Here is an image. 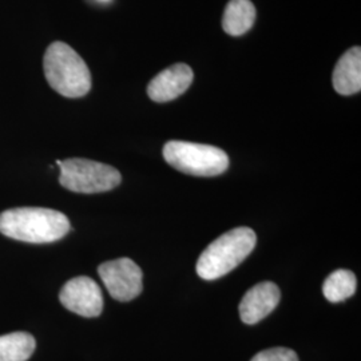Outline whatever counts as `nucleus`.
<instances>
[{"label": "nucleus", "mask_w": 361, "mask_h": 361, "mask_svg": "<svg viewBox=\"0 0 361 361\" xmlns=\"http://www.w3.org/2000/svg\"><path fill=\"white\" fill-rule=\"evenodd\" d=\"M70 232V221L63 213L46 207H15L0 214V233L13 240L49 244Z\"/></svg>", "instance_id": "obj_1"}, {"label": "nucleus", "mask_w": 361, "mask_h": 361, "mask_svg": "<svg viewBox=\"0 0 361 361\" xmlns=\"http://www.w3.org/2000/svg\"><path fill=\"white\" fill-rule=\"evenodd\" d=\"M44 75L51 89L66 98H80L91 90L86 62L63 42H54L43 58Z\"/></svg>", "instance_id": "obj_2"}, {"label": "nucleus", "mask_w": 361, "mask_h": 361, "mask_svg": "<svg viewBox=\"0 0 361 361\" xmlns=\"http://www.w3.org/2000/svg\"><path fill=\"white\" fill-rule=\"evenodd\" d=\"M256 241V233L245 226L222 234L198 258L195 267L198 276L212 281L228 274L253 252Z\"/></svg>", "instance_id": "obj_3"}, {"label": "nucleus", "mask_w": 361, "mask_h": 361, "mask_svg": "<svg viewBox=\"0 0 361 361\" xmlns=\"http://www.w3.org/2000/svg\"><path fill=\"white\" fill-rule=\"evenodd\" d=\"M164 158L180 173L195 177H216L229 168V157L222 149L201 143L170 141Z\"/></svg>", "instance_id": "obj_4"}, {"label": "nucleus", "mask_w": 361, "mask_h": 361, "mask_svg": "<svg viewBox=\"0 0 361 361\" xmlns=\"http://www.w3.org/2000/svg\"><path fill=\"white\" fill-rule=\"evenodd\" d=\"M61 169V185L75 193H104L116 188L122 177L116 168L85 158L56 161Z\"/></svg>", "instance_id": "obj_5"}, {"label": "nucleus", "mask_w": 361, "mask_h": 361, "mask_svg": "<svg viewBox=\"0 0 361 361\" xmlns=\"http://www.w3.org/2000/svg\"><path fill=\"white\" fill-rule=\"evenodd\" d=\"M98 274L110 296L116 301H131L142 292V271L130 258H116L104 262L98 268Z\"/></svg>", "instance_id": "obj_6"}, {"label": "nucleus", "mask_w": 361, "mask_h": 361, "mask_svg": "<svg viewBox=\"0 0 361 361\" xmlns=\"http://www.w3.org/2000/svg\"><path fill=\"white\" fill-rule=\"evenodd\" d=\"M59 300L66 310L83 317H98L104 310L99 285L85 276L67 281L59 293Z\"/></svg>", "instance_id": "obj_7"}, {"label": "nucleus", "mask_w": 361, "mask_h": 361, "mask_svg": "<svg viewBox=\"0 0 361 361\" xmlns=\"http://www.w3.org/2000/svg\"><path fill=\"white\" fill-rule=\"evenodd\" d=\"M193 78V70L190 66L185 63L170 66L150 80L147 95L157 104L170 102L190 87Z\"/></svg>", "instance_id": "obj_8"}, {"label": "nucleus", "mask_w": 361, "mask_h": 361, "mask_svg": "<svg viewBox=\"0 0 361 361\" xmlns=\"http://www.w3.org/2000/svg\"><path fill=\"white\" fill-rule=\"evenodd\" d=\"M281 298L280 289L271 281L259 283L250 288L240 304V316L245 324L253 325L269 316Z\"/></svg>", "instance_id": "obj_9"}, {"label": "nucleus", "mask_w": 361, "mask_h": 361, "mask_svg": "<svg viewBox=\"0 0 361 361\" xmlns=\"http://www.w3.org/2000/svg\"><path fill=\"white\" fill-rule=\"evenodd\" d=\"M332 83L340 95H353L361 90V49L352 47L337 62Z\"/></svg>", "instance_id": "obj_10"}, {"label": "nucleus", "mask_w": 361, "mask_h": 361, "mask_svg": "<svg viewBox=\"0 0 361 361\" xmlns=\"http://www.w3.org/2000/svg\"><path fill=\"white\" fill-rule=\"evenodd\" d=\"M256 20V7L250 0H231L225 8L222 27L228 35L246 34Z\"/></svg>", "instance_id": "obj_11"}, {"label": "nucleus", "mask_w": 361, "mask_h": 361, "mask_svg": "<svg viewBox=\"0 0 361 361\" xmlns=\"http://www.w3.org/2000/svg\"><path fill=\"white\" fill-rule=\"evenodd\" d=\"M37 341L27 332L0 336V361H27L34 353Z\"/></svg>", "instance_id": "obj_12"}, {"label": "nucleus", "mask_w": 361, "mask_h": 361, "mask_svg": "<svg viewBox=\"0 0 361 361\" xmlns=\"http://www.w3.org/2000/svg\"><path fill=\"white\" fill-rule=\"evenodd\" d=\"M356 276L347 269H338L331 273L323 285L325 298L331 302H341L356 292Z\"/></svg>", "instance_id": "obj_13"}, {"label": "nucleus", "mask_w": 361, "mask_h": 361, "mask_svg": "<svg viewBox=\"0 0 361 361\" xmlns=\"http://www.w3.org/2000/svg\"><path fill=\"white\" fill-rule=\"evenodd\" d=\"M252 361H298V357L292 349L271 348L259 352Z\"/></svg>", "instance_id": "obj_14"}]
</instances>
